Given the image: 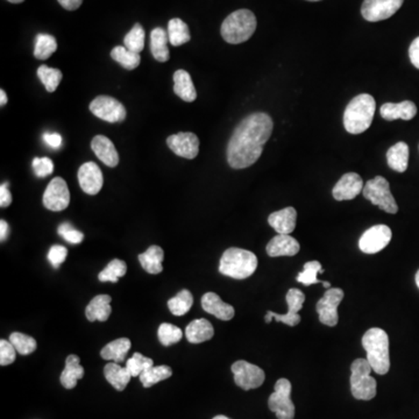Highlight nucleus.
Wrapping results in <instances>:
<instances>
[{
	"label": "nucleus",
	"instance_id": "0eeeda50",
	"mask_svg": "<svg viewBox=\"0 0 419 419\" xmlns=\"http://www.w3.org/2000/svg\"><path fill=\"white\" fill-rule=\"evenodd\" d=\"M362 194L365 199L386 213L395 215L399 211L396 201L390 191L389 182L382 176H377L375 179L367 182L363 187Z\"/></svg>",
	"mask_w": 419,
	"mask_h": 419
},
{
	"label": "nucleus",
	"instance_id": "9b49d317",
	"mask_svg": "<svg viewBox=\"0 0 419 419\" xmlns=\"http://www.w3.org/2000/svg\"><path fill=\"white\" fill-rule=\"evenodd\" d=\"M393 233L386 225H375L368 228L359 240L360 251L366 254H375L389 244Z\"/></svg>",
	"mask_w": 419,
	"mask_h": 419
},
{
	"label": "nucleus",
	"instance_id": "6e6552de",
	"mask_svg": "<svg viewBox=\"0 0 419 419\" xmlns=\"http://www.w3.org/2000/svg\"><path fill=\"white\" fill-rule=\"evenodd\" d=\"M268 406L278 419L295 418V404L291 401V383L289 379H280L275 383L274 393L268 399Z\"/></svg>",
	"mask_w": 419,
	"mask_h": 419
},
{
	"label": "nucleus",
	"instance_id": "37998d69",
	"mask_svg": "<svg viewBox=\"0 0 419 419\" xmlns=\"http://www.w3.org/2000/svg\"><path fill=\"white\" fill-rule=\"evenodd\" d=\"M158 337L163 346H170L181 341L183 334L179 327L172 324L163 323L160 325Z\"/></svg>",
	"mask_w": 419,
	"mask_h": 419
},
{
	"label": "nucleus",
	"instance_id": "393cba45",
	"mask_svg": "<svg viewBox=\"0 0 419 419\" xmlns=\"http://www.w3.org/2000/svg\"><path fill=\"white\" fill-rule=\"evenodd\" d=\"M84 377V368L81 366L80 358L75 354H70L66 358V367L61 374L60 381L66 389H73L76 386L77 381Z\"/></svg>",
	"mask_w": 419,
	"mask_h": 419
},
{
	"label": "nucleus",
	"instance_id": "e433bc0d",
	"mask_svg": "<svg viewBox=\"0 0 419 419\" xmlns=\"http://www.w3.org/2000/svg\"><path fill=\"white\" fill-rule=\"evenodd\" d=\"M172 375V370L169 366H156L151 367L148 370H145L143 373L140 375V382L145 388H151L156 383L161 382L163 379H169Z\"/></svg>",
	"mask_w": 419,
	"mask_h": 419
},
{
	"label": "nucleus",
	"instance_id": "4468645a",
	"mask_svg": "<svg viewBox=\"0 0 419 419\" xmlns=\"http://www.w3.org/2000/svg\"><path fill=\"white\" fill-rule=\"evenodd\" d=\"M70 204V192L66 182L61 177L52 179L43 194V205L50 211H63Z\"/></svg>",
	"mask_w": 419,
	"mask_h": 419
},
{
	"label": "nucleus",
	"instance_id": "f3484780",
	"mask_svg": "<svg viewBox=\"0 0 419 419\" xmlns=\"http://www.w3.org/2000/svg\"><path fill=\"white\" fill-rule=\"evenodd\" d=\"M78 182L83 191L88 195H97L102 190V170L95 162H86L81 165L78 170Z\"/></svg>",
	"mask_w": 419,
	"mask_h": 419
},
{
	"label": "nucleus",
	"instance_id": "58836bf2",
	"mask_svg": "<svg viewBox=\"0 0 419 419\" xmlns=\"http://www.w3.org/2000/svg\"><path fill=\"white\" fill-rule=\"evenodd\" d=\"M127 273V266L125 262L119 259L111 261L104 271H100L98 280L100 282H113L117 283L120 278L125 276Z\"/></svg>",
	"mask_w": 419,
	"mask_h": 419
},
{
	"label": "nucleus",
	"instance_id": "de8ad7c7",
	"mask_svg": "<svg viewBox=\"0 0 419 419\" xmlns=\"http://www.w3.org/2000/svg\"><path fill=\"white\" fill-rule=\"evenodd\" d=\"M32 165L35 175L40 179H45L54 172V162L49 158H35Z\"/></svg>",
	"mask_w": 419,
	"mask_h": 419
},
{
	"label": "nucleus",
	"instance_id": "c03bdc74",
	"mask_svg": "<svg viewBox=\"0 0 419 419\" xmlns=\"http://www.w3.org/2000/svg\"><path fill=\"white\" fill-rule=\"evenodd\" d=\"M154 366V361L146 358L141 353H134L132 358L126 361V368L129 370L132 377H140L145 370Z\"/></svg>",
	"mask_w": 419,
	"mask_h": 419
},
{
	"label": "nucleus",
	"instance_id": "c9c22d12",
	"mask_svg": "<svg viewBox=\"0 0 419 419\" xmlns=\"http://www.w3.org/2000/svg\"><path fill=\"white\" fill-rule=\"evenodd\" d=\"M194 304V297L190 291L187 289L179 291L175 297L170 298L168 302V307L174 316L181 317L188 314Z\"/></svg>",
	"mask_w": 419,
	"mask_h": 419
},
{
	"label": "nucleus",
	"instance_id": "20e7f679",
	"mask_svg": "<svg viewBox=\"0 0 419 419\" xmlns=\"http://www.w3.org/2000/svg\"><path fill=\"white\" fill-rule=\"evenodd\" d=\"M258 264V258L254 253L232 247L226 249L221 256L219 271L228 278L244 280L254 274Z\"/></svg>",
	"mask_w": 419,
	"mask_h": 419
},
{
	"label": "nucleus",
	"instance_id": "a19ab883",
	"mask_svg": "<svg viewBox=\"0 0 419 419\" xmlns=\"http://www.w3.org/2000/svg\"><path fill=\"white\" fill-rule=\"evenodd\" d=\"M324 269L321 264L318 261H309L304 264L303 271H300L297 275V282L304 284V285H312V284L320 283L321 281L318 280L317 274H323Z\"/></svg>",
	"mask_w": 419,
	"mask_h": 419
},
{
	"label": "nucleus",
	"instance_id": "4be33fe9",
	"mask_svg": "<svg viewBox=\"0 0 419 419\" xmlns=\"http://www.w3.org/2000/svg\"><path fill=\"white\" fill-rule=\"evenodd\" d=\"M91 148L97 158L107 167L113 168L119 163V154L109 138L104 136H95L91 141Z\"/></svg>",
	"mask_w": 419,
	"mask_h": 419
},
{
	"label": "nucleus",
	"instance_id": "39448f33",
	"mask_svg": "<svg viewBox=\"0 0 419 419\" xmlns=\"http://www.w3.org/2000/svg\"><path fill=\"white\" fill-rule=\"evenodd\" d=\"M256 30V18L249 10H238L230 14L221 25V37L228 43L239 45L249 40Z\"/></svg>",
	"mask_w": 419,
	"mask_h": 419
},
{
	"label": "nucleus",
	"instance_id": "1a4fd4ad",
	"mask_svg": "<svg viewBox=\"0 0 419 419\" xmlns=\"http://www.w3.org/2000/svg\"><path fill=\"white\" fill-rule=\"evenodd\" d=\"M232 373L235 375V382L241 389H256L262 386L266 379L264 370L253 363L244 360L237 361L232 365Z\"/></svg>",
	"mask_w": 419,
	"mask_h": 419
},
{
	"label": "nucleus",
	"instance_id": "13d9d810",
	"mask_svg": "<svg viewBox=\"0 0 419 419\" xmlns=\"http://www.w3.org/2000/svg\"><path fill=\"white\" fill-rule=\"evenodd\" d=\"M324 287L326 288V289H330L331 284L329 282H323Z\"/></svg>",
	"mask_w": 419,
	"mask_h": 419
},
{
	"label": "nucleus",
	"instance_id": "2eb2a0df",
	"mask_svg": "<svg viewBox=\"0 0 419 419\" xmlns=\"http://www.w3.org/2000/svg\"><path fill=\"white\" fill-rule=\"evenodd\" d=\"M287 303L289 307L285 314H275V312H267L266 314V323H271V320L275 319L276 321L285 324L288 326H296L300 323V316L298 314L302 307H303L304 302H305V295L298 289H290L287 294Z\"/></svg>",
	"mask_w": 419,
	"mask_h": 419
},
{
	"label": "nucleus",
	"instance_id": "c756f323",
	"mask_svg": "<svg viewBox=\"0 0 419 419\" xmlns=\"http://www.w3.org/2000/svg\"><path fill=\"white\" fill-rule=\"evenodd\" d=\"M104 375L107 382L118 390L122 391L129 384V379L132 377L129 370L126 367L120 366L119 363H107L104 368Z\"/></svg>",
	"mask_w": 419,
	"mask_h": 419
},
{
	"label": "nucleus",
	"instance_id": "7c9ffc66",
	"mask_svg": "<svg viewBox=\"0 0 419 419\" xmlns=\"http://www.w3.org/2000/svg\"><path fill=\"white\" fill-rule=\"evenodd\" d=\"M165 258V253L160 246H151V247L138 256L141 267L149 274H160L163 271L162 261Z\"/></svg>",
	"mask_w": 419,
	"mask_h": 419
},
{
	"label": "nucleus",
	"instance_id": "052dcab7",
	"mask_svg": "<svg viewBox=\"0 0 419 419\" xmlns=\"http://www.w3.org/2000/svg\"><path fill=\"white\" fill-rule=\"evenodd\" d=\"M416 284H417V287L419 288V271H417V274H416Z\"/></svg>",
	"mask_w": 419,
	"mask_h": 419
},
{
	"label": "nucleus",
	"instance_id": "cd10ccee",
	"mask_svg": "<svg viewBox=\"0 0 419 419\" xmlns=\"http://www.w3.org/2000/svg\"><path fill=\"white\" fill-rule=\"evenodd\" d=\"M386 162L390 168L397 172H404L409 165V146L406 142H397L386 152Z\"/></svg>",
	"mask_w": 419,
	"mask_h": 419
},
{
	"label": "nucleus",
	"instance_id": "ddd939ff",
	"mask_svg": "<svg viewBox=\"0 0 419 419\" xmlns=\"http://www.w3.org/2000/svg\"><path fill=\"white\" fill-rule=\"evenodd\" d=\"M403 3L404 0H365L361 13L370 23L386 20L396 13Z\"/></svg>",
	"mask_w": 419,
	"mask_h": 419
},
{
	"label": "nucleus",
	"instance_id": "864d4df0",
	"mask_svg": "<svg viewBox=\"0 0 419 419\" xmlns=\"http://www.w3.org/2000/svg\"><path fill=\"white\" fill-rule=\"evenodd\" d=\"M63 8L68 11H75L80 8L83 0H57Z\"/></svg>",
	"mask_w": 419,
	"mask_h": 419
},
{
	"label": "nucleus",
	"instance_id": "7ed1b4c3",
	"mask_svg": "<svg viewBox=\"0 0 419 419\" xmlns=\"http://www.w3.org/2000/svg\"><path fill=\"white\" fill-rule=\"evenodd\" d=\"M362 346L372 370L379 375L388 373L390 370L389 337L386 331L379 327L370 329L362 337Z\"/></svg>",
	"mask_w": 419,
	"mask_h": 419
},
{
	"label": "nucleus",
	"instance_id": "bf43d9fd",
	"mask_svg": "<svg viewBox=\"0 0 419 419\" xmlns=\"http://www.w3.org/2000/svg\"><path fill=\"white\" fill-rule=\"evenodd\" d=\"M213 419H230L228 417L223 416V415H219V416H216Z\"/></svg>",
	"mask_w": 419,
	"mask_h": 419
},
{
	"label": "nucleus",
	"instance_id": "473e14b6",
	"mask_svg": "<svg viewBox=\"0 0 419 419\" xmlns=\"http://www.w3.org/2000/svg\"><path fill=\"white\" fill-rule=\"evenodd\" d=\"M169 42L174 47L182 46L191 40L189 27L184 21L179 18H174L168 23Z\"/></svg>",
	"mask_w": 419,
	"mask_h": 419
},
{
	"label": "nucleus",
	"instance_id": "6e6d98bb",
	"mask_svg": "<svg viewBox=\"0 0 419 419\" xmlns=\"http://www.w3.org/2000/svg\"><path fill=\"white\" fill-rule=\"evenodd\" d=\"M7 102L6 93L4 90H0V105L5 106Z\"/></svg>",
	"mask_w": 419,
	"mask_h": 419
},
{
	"label": "nucleus",
	"instance_id": "a878e982",
	"mask_svg": "<svg viewBox=\"0 0 419 419\" xmlns=\"http://www.w3.org/2000/svg\"><path fill=\"white\" fill-rule=\"evenodd\" d=\"M213 334H215V330H213L212 324L204 318L194 320L185 329V337L188 339L189 343H191L208 341L213 338Z\"/></svg>",
	"mask_w": 419,
	"mask_h": 419
},
{
	"label": "nucleus",
	"instance_id": "a211bd4d",
	"mask_svg": "<svg viewBox=\"0 0 419 419\" xmlns=\"http://www.w3.org/2000/svg\"><path fill=\"white\" fill-rule=\"evenodd\" d=\"M363 181L357 172H347L334 185V195L336 201H350L359 195L363 190Z\"/></svg>",
	"mask_w": 419,
	"mask_h": 419
},
{
	"label": "nucleus",
	"instance_id": "dca6fc26",
	"mask_svg": "<svg viewBox=\"0 0 419 419\" xmlns=\"http://www.w3.org/2000/svg\"><path fill=\"white\" fill-rule=\"evenodd\" d=\"M167 145L176 155L184 159L194 160L199 153V140L191 132H181L169 136Z\"/></svg>",
	"mask_w": 419,
	"mask_h": 419
},
{
	"label": "nucleus",
	"instance_id": "aec40b11",
	"mask_svg": "<svg viewBox=\"0 0 419 419\" xmlns=\"http://www.w3.org/2000/svg\"><path fill=\"white\" fill-rule=\"evenodd\" d=\"M379 112H381L383 119L388 120V122L397 119L411 120L416 117L417 106L411 100H404L399 104L386 102L381 106Z\"/></svg>",
	"mask_w": 419,
	"mask_h": 419
},
{
	"label": "nucleus",
	"instance_id": "412c9836",
	"mask_svg": "<svg viewBox=\"0 0 419 419\" xmlns=\"http://www.w3.org/2000/svg\"><path fill=\"white\" fill-rule=\"evenodd\" d=\"M201 307L208 314H213L216 318L220 320H231L235 317V307L223 302V300L215 293H206L201 297Z\"/></svg>",
	"mask_w": 419,
	"mask_h": 419
},
{
	"label": "nucleus",
	"instance_id": "4d7b16f0",
	"mask_svg": "<svg viewBox=\"0 0 419 419\" xmlns=\"http://www.w3.org/2000/svg\"><path fill=\"white\" fill-rule=\"evenodd\" d=\"M7 1H10V3H12V4H20V3H23V1H25V0H7Z\"/></svg>",
	"mask_w": 419,
	"mask_h": 419
},
{
	"label": "nucleus",
	"instance_id": "680f3d73",
	"mask_svg": "<svg viewBox=\"0 0 419 419\" xmlns=\"http://www.w3.org/2000/svg\"><path fill=\"white\" fill-rule=\"evenodd\" d=\"M309 1H319V0H309Z\"/></svg>",
	"mask_w": 419,
	"mask_h": 419
},
{
	"label": "nucleus",
	"instance_id": "f03ea898",
	"mask_svg": "<svg viewBox=\"0 0 419 419\" xmlns=\"http://www.w3.org/2000/svg\"><path fill=\"white\" fill-rule=\"evenodd\" d=\"M377 110V102L368 93L354 97L343 113V126L350 134H360L370 129Z\"/></svg>",
	"mask_w": 419,
	"mask_h": 419
},
{
	"label": "nucleus",
	"instance_id": "09e8293b",
	"mask_svg": "<svg viewBox=\"0 0 419 419\" xmlns=\"http://www.w3.org/2000/svg\"><path fill=\"white\" fill-rule=\"evenodd\" d=\"M66 255H68V249L64 246L55 244L49 249L48 260H49L50 264L57 269L66 261Z\"/></svg>",
	"mask_w": 419,
	"mask_h": 419
},
{
	"label": "nucleus",
	"instance_id": "9d476101",
	"mask_svg": "<svg viewBox=\"0 0 419 419\" xmlns=\"http://www.w3.org/2000/svg\"><path fill=\"white\" fill-rule=\"evenodd\" d=\"M90 111L104 122H120L125 120L127 112L119 100L110 96H98L90 104Z\"/></svg>",
	"mask_w": 419,
	"mask_h": 419
},
{
	"label": "nucleus",
	"instance_id": "6ab92c4d",
	"mask_svg": "<svg viewBox=\"0 0 419 419\" xmlns=\"http://www.w3.org/2000/svg\"><path fill=\"white\" fill-rule=\"evenodd\" d=\"M300 246L290 235H278L268 242L267 254L271 258L278 256H294L300 252Z\"/></svg>",
	"mask_w": 419,
	"mask_h": 419
},
{
	"label": "nucleus",
	"instance_id": "8fccbe9b",
	"mask_svg": "<svg viewBox=\"0 0 419 419\" xmlns=\"http://www.w3.org/2000/svg\"><path fill=\"white\" fill-rule=\"evenodd\" d=\"M43 141L46 142L47 145L52 147V148H60L62 146V136L57 133H45L43 134Z\"/></svg>",
	"mask_w": 419,
	"mask_h": 419
},
{
	"label": "nucleus",
	"instance_id": "5701e85b",
	"mask_svg": "<svg viewBox=\"0 0 419 419\" xmlns=\"http://www.w3.org/2000/svg\"><path fill=\"white\" fill-rule=\"evenodd\" d=\"M296 219L297 211L289 206L280 211L273 212L268 218V223L278 235H290L296 228Z\"/></svg>",
	"mask_w": 419,
	"mask_h": 419
},
{
	"label": "nucleus",
	"instance_id": "603ef678",
	"mask_svg": "<svg viewBox=\"0 0 419 419\" xmlns=\"http://www.w3.org/2000/svg\"><path fill=\"white\" fill-rule=\"evenodd\" d=\"M7 187H8L7 183L0 187V206L1 208H7L12 203V195H11L10 190Z\"/></svg>",
	"mask_w": 419,
	"mask_h": 419
},
{
	"label": "nucleus",
	"instance_id": "423d86ee",
	"mask_svg": "<svg viewBox=\"0 0 419 419\" xmlns=\"http://www.w3.org/2000/svg\"><path fill=\"white\" fill-rule=\"evenodd\" d=\"M372 367L367 359H357L350 366V391L354 399L370 401L377 395V379L370 377Z\"/></svg>",
	"mask_w": 419,
	"mask_h": 419
},
{
	"label": "nucleus",
	"instance_id": "2f4dec72",
	"mask_svg": "<svg viewBox=\"0 0 419 419\" xmlns=\"http://www.w3.org/2000/svg\"><path fill=\"white\" fill-rule=\"evenodd\" d=\"M131 340L127 338H120L112 343H107L102 350L100 355L104 360H112L114 362L122 363L125 361L126 355L131 350Z\"/></svg>",
	"mask_w": 419,
	"mask_h": 419
},
{
	"label": "nucleus",
	"instance_id": "49530a36",
	"mask_svg": "<svg viewBox=\"0 0 419 419\" xmlns=\"http://www.w3.org/2000/svg\"><path fill=\"white\" fill-rule=\"evenodd\" d=\"M17 358V350L12 345L10 340H0V365L1 366H8L13 363Z\"/></svg>",
	"mask_w": 419,
	"mask_h": 419
},
{
	"label": "nucleus",
	"instance_id": "5fc2aeb1",
	"mask_svg": "<svg viewBox=\"0 0 419 419\" xmlns=\"http://www.w3.org/2000/svg\"><path fill=\"white\" fill-rule=\"evenodd\" d=\"M7 235H8V225L6 221H0V240H6Z\"/></svg>",
	"mask_w": 419,
	"mask_h": 419
},
{
	"label": "nucleus",
	"instance_id": "a18cd8bd",
	"mask_svg": "<svg viewBox=\"0 0 419 419\" xmlns=\"http://www.w3.org/2000/svg\"><path fill=\"white\" fill-rule=\"evenodd\" d=\"M59 235L62 237L66 242L77 244L82 242L84 235L82 232L77 231L70 223H63L59 226Z\"/></svg>",
	"mask_w": 419,
	"mask_h": 419
},
{
	"label": "nucleus",
	"instance_id": "f8f14e48",
	"mask_svg": "<svg viewBox=\"0 0 419 419\" xmlns=\"http://www.w3.org/2000/svg\"><path fill=\"white\" fill-rule=\"evenodd\" d=\"M343 298V291L340 288H330L320 298L316 309L319 314L320 323L334 327L338 324V307Z\"/></svg>",
	"mask_w": 419,
	"mask_h": 419
},
{
	"label": "nucleus",
	"instance_id": "72a5a7b5",
	"mask_svg": "<svg viewBox=\"0 0 419 419\" xmlns=\"http://www.w3.org/2000/svg\"><path fill=\"white\" fill-rule=\"evenodd\" d=\"M57 49V41L53 35L49 34H39L35 39L34 57L37 60H47L53 55Z\"/></svg>",
	"mask_w": 419,
	"mask_h": 419
},
{
	"label": "nucleus",
	"instance_id": "f257e3e1",
	"mask_svg": "<svg viewBox=\"0 0 419 419\" xmlns=\"http://www.w3.org/2000/svg\"><path fill=\"white\" fill-rule=\"evenodd\" d=\"M273 127V119L267 113H253L246 117L228 142V165L233 169H244L254 165L271 138Z\"/></svg>",
	"mask_w": 419,
	"mask_h": 419
},
{
	"label": "nucleus",
	"instance_id": "c85d7f7f",
	"mask_svg": "<svg viewBox=\"0 0 419 419\" xmlns=\"http://www.w3.org/2000/svg\"><path fill=\"white\" fill-rule=\"evenodd\" d=\"M168 33L161 27H156L151 34V50L153 57L159 62H167L170 57L168 49Z\"/></svg>",
	"mask_w": 419,
	"mask_h": 419
},
{
	"label": "nucleus",
	"instance_id": "ea45409f",
	"mask_svg": "<svg viewBox=\"0 0 419 419\" xmlns=\"http://www.w3.org/2000/svg\"><path fill=\"white\" fill-rule=\"evenodd\" d=\"M145 39L146 33L143 27L140 23H136L132 30L126 34L124 45L127 49L140 54L145 48Z\"/></svg>",
	"mask_w": 419,
	"mask_h": 419
},
{
	"label": "nucleus",
	"instance_id": "f704fd0d",
	"mask_svg": "<svg viewBox=\"0 0 419 419\" xmlns=\"http://www.w3.org/2000/svg\"><path fill=\"white\" fill-rule=\"evenodd\" d=\"M111 57L127 70H134L141 62L140 54L127 49L125 46H117L111 52Z\"/></svg>",
	"mask_w": 419,
	"mask_h": 419
},
{
	"label": "nucleus",
	"instance_id": "bb28decb",
	"mask_svg": "<svg viewBox=\"0 0 419 419\" xmlns=\"http://www.w3.org/2000/svg\"><path fill=\"white\" fill-rule=\"evenodd\" d=\"M174 93L184 102H195L197 91L188 71L181 69L174 73Z\"/></svg>",
	"mask_w": 419,
	"mask_h": 419
},
{
	"label": "nucleus",
	"instance_id": "b1692460",
	"mask_svg": "<svg viewBox=\"0 0 419 419\" xmlns=\"http://www.w3.org/2000/svg\"><path fill=\"white\" fill-rule=\"evenodd\" d=\"M111 296L109 295H98L93 298L89 305L86 307L85 314L89 321H106L109 319L112 312V307L110 305L111 303Z\"/></svg>",
	"mask_w": 419,
	"mask_h": 419
},
{
	"label": "nucleus",
	"instance_id": "3c124183",
	"mask_svg": "<svg viewBox=\"0 0 419 419\" xmlns=\"http://www.w3.org/2000/svg\"><path fill=\"white\" fill-rule=\"evenodd\" d=\"M409 57L413 66H416L417 69H419V37H416L410 45Z\"/></svg>",
	"mask_w": 419,
	"mask_h": 419
},
{
	"label": "nucleus",
	"instance_id": "4c0bfd02",
	"mask_svg": "<svg viewBox=\"0 0 419 419\" xmlns=\"http://www.w3.org/2000/svg\"><path fill=\"white\" fill-rule=\"evenodd\" d=\"M37 76L40 78L47 91L54 93L57 89V86L60 85L63 75L61 70L49 68V66L42 64L37 69Z\"/></svg>",
	"mask_w": 419,
	"mask_h": 419
},
{
	"label": "nucleus",
	"instance_id": "79ce46f5",
	"mask_svg": "<svg viewBox=\"0 0 419 419\" xmlns=\"http://www.w3.org/2000/svg\"><path fill=\"white\" fill-rule=\"evenodd\" d=\"M10 341L21 355H28L37 350V340L27 334L14 332L10 336Z\"/></svg>",
	"mask_w": 419,
	"mask_h": 419
}]
</instances>
